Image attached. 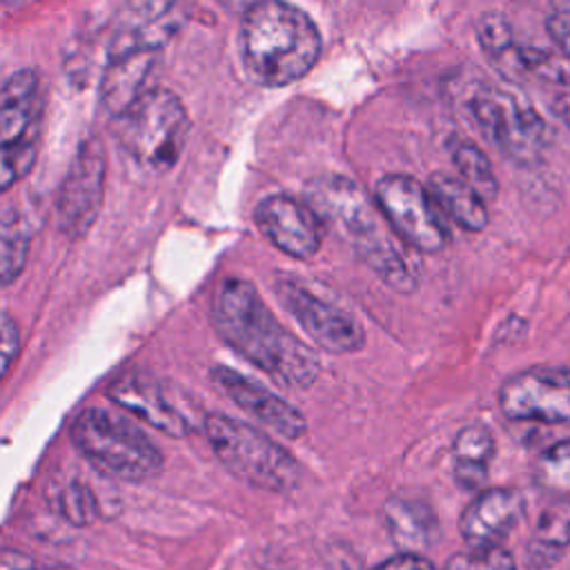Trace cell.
I'll use <instances>...</instances> for the list:
<instances>
[{
    "instance_id": "27",
    "label": "cell",
    "mask_w": 570,
    "mask_h": 570,
    "mask_svg": "<svg viewBox=\"0 0 570 570\" xmlns=\"http://www.w3.org/2000/svg\"><path fill=\"white\" fill-rule=\"evenodd\" d=\"M445 570H514V559L501 546L472 548L468 552L454 554Z\"/></svg>"
},
{
    "instance_id": "23",
    "label": "cell",
    "mask_w": 570,
    "mask_h": 570,
    "mask_svg": "<svg viewBox=\"0 0 570 570\" xmlns=\"http://www.w3.org/2000/svg\"><path fill=\"white\" fill-rule=\"evenodd\" d=\"M454 479L463 490H481L494 456V439L485 425H468L454 439Z\"/></svg>"
},
{
    "instance_id": "13",
    "label": "cell",
    "mask_w": 570,
    "mask_h": 570,
    "mask_svg": "<svg viewBox=\"0 0 570 570\" xmlns=\"http://www.w3.org/2000/svg\"><path fill=\"white\" fill-rule=\"evenodd\" d=\"M105 189V156L96 138L82 140L56 200V220L62 234L78 238L96 220Z\"/></svg>"
},
{
    "instance_id": "28",
    "label": "cell",
    "mask_w": 570,
    "mask_h": 570,
    "mask_svg": "<svg viewBox=\"0 0 570 570\" xmlns=\"http://www.w3.org/2000/svg\"><path fill=\"white\" fill-rule=\"evenodd\" d=\"M58 510L62 512L65 519H69L71 523H78V525H85L94 519V512H96V501H94V494L82 485V483H71V485H65L60 490V497H58Z\"/></svg>"
},
{
    "instance_id": "11",
    "label": "cell",
    "mask_w": 570,
    "mask_h": 570,
    "mask_svg": "<svg viewBox=\"0 0 570 570\" xmlns=\"http://www.w3.org/2000/svg\"><path fill=\"white\" fill-rule=\"evenodd\" d=\"M189 0H125L107 42V60L131 53H163L183 29Z\"/></svg>"
},
{
    "instance_id": "32",
    "label": "cell",
    "mask_w": 570,
    "mask_h": 570,
    "mask_svg": "<svg viewBox=\"0 0 570 570\" xmlns=\"http://www.w3.org/2000/svg\"><path fill=\"white\" fill-rule=\"evenodd\" d=\"M2 570H65V568H47V566H40L38 561H33L29 554L24 552H18V550H11V548H4L2 550Z\"/></svg>"
},
{
    "instance_id": "17",
    "label": "cell",
    "mask_w": 570,
    "mask_h": 570,
    "mask_svg": "<svg viewBox=\"0 0 570 570\" xmlns=\"http://www.w3.org/2000/svg\"><path fill=\"white\" fill-rule=\"evenodd\" d=\"M523 514V497L512 488L479 492L461 514L459 530L470 548L499 546Z\"/></svg>"
},
{
    "instance_id": "12",
    "label": "cell",
    "mask_w": 570,
    "mask_h": 570,
    "mask_svg": "<svg viewBox=\"0 0 570 570\" xmlns=\"http://www.w3.org/2000/svg\"><path fill=\"white\" fill-rule=\"evenodd\" d=\"M499 407L512 421H570V367L537 365L503 381Z\"/></svg>"
},
{
    "instance_id": "10",
    "label": "cell",
    "mask_w": 570,
    "mask_h": 570,
    "mask_svg": "<svg viewBox=\"0 0 570 570\" xmlns=\"http://www.w3.org/2000/svg\"><path fill=\"white\" fill-rule=\"evenodd\" d=\"M276 294L305 334L325 352L350 354L363 347L365 332L361 323L338 303L316 294L305 281L278 276Z\"/></svg>"
},
{
    "instance_id": "22",
    "label": "cell",
    "mask_w": 570,
    "mask_h": 570,
    "mask_svg": "<svg viewBox=\"0 0 570 570\" xmlns=\"http://www.w3.org/2000/svg\"><path fill=\"white\" fill-rule=\"evenodd\" d=\"M566 548H570V494L550 501L539 512L528 543V563L532 568H548Z\"/></svg>"
},
{
    "instance_id": "33",
    "label": "cell",
    "mask_w": 570,
    "mask_h": 570,
    "mask_svg": "<svg viewBox=\"0 0 570 570\" xmlns=\"http://www.w3.org/2000/svg\"><path fill=\"white\" fill-rule=\"evenodd\" d=\"M552 114L570 129V91H561L552 98Z\"/></svg>"
},
{
    "instance_id": "26",
    "label": "cell",
    "mask_w": 570,
    "mask_h": 570,
    "mask_svg": "<svg viewBox=\"0 0 570 570\" xmlns=\"http://www.w3.org/2000/svg\"><path fill=\"white\" fill-rule=\"evenodd\" d=\"M537 483L552 492H570V439L550 445L537 461Z\"/></svg>"
},
{
    "instance_id": "15",
    "label": "cell",
    "mask_w": 570,
    "mask_h": 570,
    "mask_svg": "<svg viewBox=\"0 0 570 570\" xmlns=\"http://www.w3.org/2000/svg\"><path fill=\"white\" fill-rule=\"evenodd\" d=\"M209 376L225 396H229L243 412L252 414L258 423H263L272 432L285 439H298L305 434L307 430L305 416L269 387L225 365L212 367Z\"/></svg>"
},
{
    "instance_id": "19",
    "label": "cell",
    "mask_w": 570,
    "mask_h": 570,
    "mask_svg": "<svg viewBox=\"0 0 570 570\" xmlns=\"http://www.w3.org/2000/svg\"><path fill=\"white\" fill-rule=\"evenodd\" d=\"M476 38L492 67L510 82H521L528 73L525 45L514 38V31L503 13L488 11L476 20Z\"/></svg>"
},
{
    "instance_id": "8",
    "label": "cell",
    "mask_w": 570,
    "mask_h": 570,
    "mask_svg": "<svg viewBox=\"0 0 570 570\" xmlns=\"http://www.w3.org/2000/svg\"><path fill=\"white\" fill-rule=\"evenodd\" d=\"M42 89L36 69H20L2 85L0 98V187L24 178L38 154Z\"/></svg>"
},
{
    "instance_id": "25",
    "label": "cell",
    "mask_w": 570,
    "mask_h": 570,
    "mask_svg": "<svg viewBox=\"0 0 570 570\" xmlns=\"http://www.w3.org/2000/svg\"><path fill=\"white\" fill-rule=\"evenodd\" d=\"M452 163L456 167V174L483 198V200H494L499 194V183L494 176V169L488 160V156L468 140H459L450 149Z\"/></svg>"
},
{
    "instance_id": "34",
    "label": "cell",
    "mask_w": 570,
    "mask_h": 570,
    "mask_svg": "<svg viewBox=\"0 0 570 570\" xmlns=\"http://www.w3.org/2000/svg\"><path fill=\"white\" fill-rule=\"evenodd\" d=\"M220 4H223V9L225 11H229V13H245L247 9H252L254 4H258L261 0H218Z\"/></svg>"
},
{
    "instance_id": "9",
    "label": "cell",
    "mask_w": 570,
    "mask_h": 570,
    "mask_svg": "<svg viewBox=\"0 0 570 570\" xmlns=\"http://www.w3.org/2000/svg\"><path fill=\"white\" fill-rule=\"evenodd\" d=\"M374 200L396 236L423 254L441 252L450 238L445 214L428 185L405 174H387L374 187Z\"/></svg>"
},
{
    "instance_id": "16",
    "label": "cell",
    "mask_w": 570,
    "mask_h": 570,
    "mask_svg": "<svg viewBox=\"0 0 570 570\" xmlns=\"http://www.w3.org/2000/svg\"><path fill=\"white\" fill-rule=\"evenodd\" d=\"M107 394L116 405L169 436L178 439L189 432L185 414L169 401L160 381L147 372L131 370L116 376L107 387Z\"/></svg>"
},
{
    "instance_id": "5",
    "label": "cell",
    "mask_w": 570,
    "mask_h": 570,
    "mask_svg": "<svg viewBox=\"0 0 570 570\" xmlns=\"http://www.w3.org/2000/svg\"><path fill=\"white\" fill-rule=\"evenodd\" d=\"M69 434L73 448L94 468L122 481L151 479L163 465V454L154 441L131 421L105 407L82 410Z\"/></svg>"
},
{
    "instance_id": "7",
    "label": "cell",
    "mask_w": 570,
    "mask_h": 570,
    "mask_svg": "<svg viewBox=\"0 0 570 570\" xmlns=\"http://www.w3.org/2000/svg\"><path fill=\"white\" fill-rule=\"evenodd\" d=\"M118 138L131 160L151 174L171 169L185 147L189 118L183 100L169 89H151L118 118Z\"/></svg>"
},
{
    "instance_id": "14",
    "label": "cell",
    "mask_w": 570,
    "mask_h": 570,
    "mask_svg": "<svg viewBox=\"0 0 570 570\" xmlns=\"http://www.w3.org/2000/svg\"><path fill=\"white\" fill-rule=\"evenodd\" d=\"M258 229L292 258L307 261L321 249V218L305 203L287 194H272L256 205Z\"/></svg>"
},
{
    "instance_id": "30",
    "label": "cell",
    "mask_w": 570,
    "mask_h": 570,
    "mask_svg": "<svg viewBox=\"0 0 570 570\" xmlns=\"http://www.w3.org/2000/svg\"><path fill=\"white\" fill-rule=\"evenodd\" d=\"M0 345H2V356H0V365H2V376H7L16 354H18V345H20V334L16 327V321L11 318L9 312H2V323H0Z\"/></svg>"
},
{
    "instance_id": "20",
    "label": "cell",
    "mask_w": 570,
    "mask_h": 570,
    "mask_svg": "<svg viewBox=\"0 0 570 570\" xmlns=\"http://www.w3.org/2000/svg\"><path fill=\"white\" fill-rule=\"evenodd\" d=\"M428 189L441 212L465 232H481L488 225L485 200L461 176L434 171L428 178Z\"/></svg>"
},
{
    "instance_id": "31",
    "label": "cell",
    "mask_w": 570,
    "mask_h": 570,
    "mask_svg": "<svg viewBox=\"0 0 570 570\" xmlns=\"http://www.w3.org/2000/svg\"><path fill=\"white\" fill-rule=\"evenodd\" d=\"M374 570H434V566L416 552H401L396 557L385 559Z\"/></svg>"
},
{
    "instance_id": "2",
    "label": "cell",
    "mask_w": 570,
    "mask_h": 570,
    "mask_svg": "<svg viewBox=\"0 0 570 570\" xmlns=\"http://www.w3.org/2000/svg\"><path fill=\"white\" fill-rule=\"evenodd\" d=\"M305 203L387 287L399 294L416 289V274L394 240L396 232L356 183L345 176H316L305 185Z\"/></svg>"
},
{
    "instance_id": "24",
    "label": "cell",
    "mask_w": 570,
    "mask_h": 570,
    "mask_svg": "<svg viewBox=\"0 0 570 570\" xmlns=\"http://www.w3.org/2000/svg\"><path fill=\"white\" fill-rule=\"evenodd\" d=\"M27 254H29V232L24 225L22 214L7 205L2 212V220H0V276H2V285H11L24 263H27Z\"/></svg>"
},
{
    "instance_id": "29",
    "label": "cell",
    "mask_w": 570,
    "mask_h": 570,
    "mask_svg": "<svg viewBox=\"0 0 570 570\" xmlns=\"http://www.w3.org/2000/svg\"><path fill=\"white\" fill-rule=\"evenodd\" d=\"M546 31L552 47L570 56V0H550L546 13Z\"/></svg>"
},
{
    "instance_id": "4",
    "label": "cell",
    "mask_w": 570,
    "mask_h": 570,
    "mask_svg": "<svg viewBox=\"0 0 570 570\" xmlns=\"http://www.w3.org/2000/svg\"><path fill=\"white\" fill-rule=\"evenodd\" d=\"M205 436L216 459L254 488L283 494L301 481L298 461L272 436L240 419L220 412L207 414Z\"/></svg>"
},
{
    "instance_id": "1",
    "label": "cell",
    "mask_w": 570,
    "mask_h": 570,
    "mask_svg": "<svg viewBox=\"0 0 570 570\" xmlns=\"http://www.w3.org/2000/svg\"><path fill=\"white\" fill-rule=\"evenodd\" d=\"M212 318L220 338L272 381L296 390L316 381V354L278 323L249 281L225 278L216 289Z\"/></svg>"
},
{
    "instance_id": "6",
    "label": "cell",
    "mask_w": 570,
    "mask_h": 570,
    "mask_svg": "<svg viewBox=\"0 0 570 570\" xmlns=\"http://www.w3.org/2000/svg\"><path fill=\"white\" fill-rule=\"evenodd\" d=\"M465 109L481 136L519 165H537L552 145L554 131L548 120L505 89L476 85L465 96Z\"/></svg>"
},
{
    "instance_id": "18",
    "label": "cell",
    "mask_w": 570,
    "mask_h": 570,
    "mask_svg": "<svg viewBox=\"0 0 570 570\" xmlns=\"http://www.w3.org/2000/svg\"><path fill=\"white\" fill-rule=\"evenodd\" d=\"M160 65L163 53H131L107 60L98 89L102 109L114 118L125 116L138 100L156 89Z\"/></svg>"
},
{
    "instance_id": "21",
    "label": "cell",
    "mask_w": 570,
    "mask_h": 570,
    "mask_svg": "<svg viewBox=\"0 0 570 570\" xmlns=\"http://www.w3.org/2000/svg\"><path fill=\"white\" fill-rule=\"evenodd\" d=\"M385 521L401 552L428 548L436 534V519L428 503L412 497H392L385 503Z\"/></svg>"
},
{
    "instance_id": "3",
    "label": "cell",
    "mask_w": 570,
    "mask_h": 570,
    "mask_svg": "<svg viewBox=\"0 0 570 570\" xmlns=\"http://www.w3.org/2000/svg\"><path fill=\"white\" fill-rule=\"evenodd\" d=\"M240 62L252 80L283 87L303 78L321 56L314 20L285 0H261L243 13L238 31Z\"/></svg>"
}]
</instances>
